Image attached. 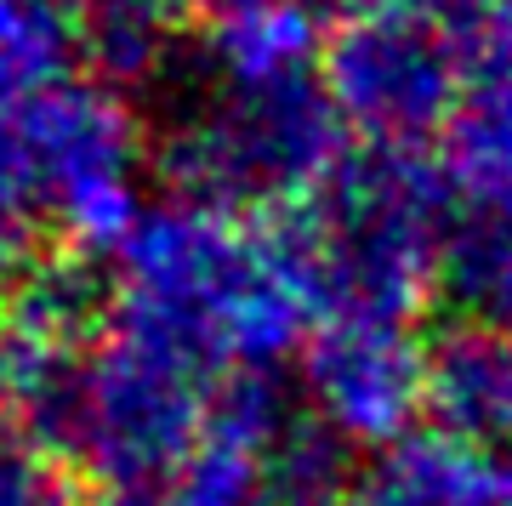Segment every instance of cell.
I'll return each mask as SVG.
<instances>
[{"mask_svg": "<svg viewBox=\"0 0 512 506\" xmlns=\"http://www.w3.org/2000/svg\"><path fill=\"white\" fill-rule=\"evenodd\" d=\"M165 171L217 211L308 205L348 160L308 0H228L188 46L165 126Z\"/></svg>", "mask_w": 512, "mask_h": 506, "instance_id": "1", "label": "cell"}, {"mask_svg": "<svg viewBox=\"0 0 512 506\" xmlns=\"http://www.w3.org/2000/svg\"><path fill=\"white\" fill-rule=\"evenodd\" d=\"M103 319L228 381H279L302 359L319 302L291 228L200 199L143 205L109 251Z\"/></svg>", "mask_w": 512, "mask_h": 506, "instance_id": "2", "label": "cell"}, {"mask_svg": "<svg viewBox=\"0 0 512 506\" xmlns=\"http://www.w3.org/2000/svg\"><path fill=\"white\" fill-rule=\"evenodd\" d=\"M143 205V131L109 80L69 74L0 114V290L46 245L114 251Z\"/></svg>", "mask_w": 512, "mask_h": 506, "instance_id": "3", "label": "cell"}, {"mask_svg": "<svg viewBox=\"0 0 512 506\" xmlns=\"http://www.w3.org/2000/svg\"><path fill=\"white\" fill-rule=\"evenodd\" d=\"M444 228V165L421 160V148H348L291 228L319 319L416 325L444 285Z\"/></svg>", "mask_w": 512, "mask_h": 506, "instance_id": "4", "label": "cell"}, {"mask_svg": "<svg viewBox=\"0 0 512 506\" xmlns=\"http://www.w3.org/2000/svg\"><path fill=\"white\" fill-rule=\"evenodd\" d=\"M512 69V6L365 0L325 40V86L370 148H421L456 126L478 80Z\"/></svg>", "mask_w": 512, "mask_h": 506, "instance_id": "5", "label": "cell"}, {"mask_svg": "<svg viewBox=\"0 0 512 506\" xmlns=\"http://www.w3.org/2000/svg\"><path fill=\"white\" fill-rule=\"evenodd\" d=\"M444 137V285L467 308V325L512 342V69L478 80Z\"/></svg>", "mask_w": 512, "mask_h": 506, "instance_id": "6", "label": "cell"}, {"mask_svg": "<svg viewBox=\"0 0 512 506\" xmlns=\"http://www.w3.org/2000/svg\"><path fill=\"white\" fill-rule=\"evenodd\" d=\"M302 410L348 450H387L427 410V342L416 325L319 319L302 347Z\"/></svg>", "mask_w": 512, "mask_h": 506, "instance_id": "7", "label": "cell"}, {"mask_svg": "<svg viewBox=\"0 0 512 506\" xmlns=\"http://www.w3.org/2000/svg\"><path fill=\"white\" fill-rule=\"evenodd\" d=\"M92 330V296L63 273L35 268L0 290V421L52 444Z\"/></svg>", "mask_w": 512, "mask_h": 506, "instance_id": "8", "label": "cell"}, {"mask_svg": "<svg viewBox=\"0 0 512 506\" xmlns=\"http://www.w3.org/2000/svg\"><path fill=\"white\" fill-rule=\"evenodd\" d=\"M342 506H512V467L461 438L410 433L353 472Z\"/></svg>", "mask_w": 512, "mask_h": 506, "instance_id": "9", "label": "cell"}, {"mask_svg": "<svg viewBox=\"0 0 512 506\" xmlns=\"http://www.w3.org/2000/svg\"><path fill=\"white\" fill-rule=\"evenodd\" d=\"M427 410L433 433L461 438L484 455L512 450V342L484 325L444 330L427 342Z\"/></svg>", "mask_w": 512, "mask_h": 506, "instance_id": "10", "label": "cell"}, {"mask_svg": "<svg viewBox=\"0 0 512 506\" xmlns=\"http://www.w3.org/2000/svg\"><path fill=\"white\" fill-rule=\"evenodd\" d=\"M86 57V18L69 0H0V114L63 86Z\"/></svg>", "mask_w": 512, "mask_h": 506, "instance_id": "11", "label": "cell"}, {"mask_svg": "<svg viewBox=\"0 0 512 506\" xmlns=\"http://www.w3.org/2000/svg\"><path fill=\"white\" fill-rule=\"evenodd\" d=\"M353 472L348 444L308 410H291L268 444V506H342Z\"/></svg>", "mask_w": 512, "mask_h": 506, "instance_id": "12", "label": "cell"}, {"mask_svg": "<svg viewBox=\"0 0 512 506\" xmlns=\"http://www.w3.org/2000/svg\"><path fill=\"white\" fill-rule=\"evenodd\" d=\"M143 6L165 12V18H171V12H205V18H211V12H222V6H228V0H143ZM308 6H313V0H308Z\"/></svg>", "mask_w": 512, "mask_h": 506, "instance_id": "13", "label": "cell"}, {"mask_svg": "<svg viewBox=\"0 0 512 506\" xmlns=\"http://www.w3.org/2000/svg\"><path fill=\"white\" fill-rule=\"evenodd\" d=\"M416 6H512V0H416Z\"/></svg>", "mask_w": 512, "mask_h": 506, "instance_id": "14", "label": "cell"}]
</instances>
